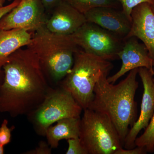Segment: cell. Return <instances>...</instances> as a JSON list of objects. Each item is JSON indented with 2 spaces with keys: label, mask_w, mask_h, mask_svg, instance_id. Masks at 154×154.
Listing matches in <instances>:
<instances>
[{
  "label": "cell",
  "mask_w": 154,
  "mask_h": 154,
  "mask_svg": "<svg viewBox=\"0 0 154 154\" xmlns=\"http://www.w3.org/2000/svg\"><path fill=\"white\" fill-rule=\"evenodd\" d=\"M2 68L0 112L14 118L27 116L41 105L52 88L38 57L28 48H22L8 57Z\"/></svg>",
  "instance_id": "1"
},
{
  "label": "cell",
  "mask_w": 154,
  "mask_h": 154,
  "mask_svg": "<svg viewBox=\"0 0 154 154\" xmlns=\"http://www.w3.org/2000/svg\"><path fill=\"white\" fill-rule=\"evenodd\" d=\"M138 72V68L131 70L124 80L116 85L107 81L109 72L103 73L96 83L94 98L88 107L109 117L117 130L123 147L130 127L136 121L135 96L139 85Z\"/></svg>",
  "instance_id": "2"
},
{
  "label": "cell",
  "mask_w": 154,
  "mask_h": 154,
  "mask_svg": "<svg viewBox=\"0 0 154 154\" xmlns=\"http://www.w3.org/2000/svg\"><path fill=\"white\" fill-rule=\"evenodd\" d=\"M27 47L38 57L52 87L58 85L71 70L75 53L80 48L71 35L53 33L45 26L32 33L31 42Z\"/></svg>",
  "instance_id": "3"
},
{
  "label": "cell",
  "mask_w": 154,
  "mask_h": 154,
  "mask_svg": "<svg viewBox=\"0 0 154 154\" xmlns=\"http://www.w3.org/2000/svg\"><path fill=\"white\" fill-rule=\"evenodd\" d=\"M113 65L79 49L75 53L71 69L58 85L69 91L82 108L87 109L94 96L96 83L103 73L110 72Z\"/></svg>",
  "instance_id": "4"
},
{
  "label": "cell",
  "mask_w": 154,
  "mask_h": 154,
  "mask_svg": "<svg viewBox=\"0 0 154 154\" xmlns=\"http://www.w3.org/2000/svg\"><path fill=\"white\" fill-rule=\"evenodd\" d=\"M83 110L79 138L88 154H115L123 148L115 125L107 115L89 108Z\"/></svg>",
  "instance_id": "5"
},
{
  "label": "cell",
  "mask_w": 154,
  "mask_h": 154,
  "mask_svg": "<svg viewBox=\"0 0 154 154\" xmlns=\"http://www.w3.org/2000/svg\"><path fill=\"white\" fill-rule=\"evenodd\" d=\"M83 110L69 91L57 86L52 87L41 105L27 116L36 133L45 137L54 123L64 118L81 117Z\"/></svg>",
  "instance_id": "6"
},
{
  "label": "cell",
  "mask_w": 154,
  "mask_h": 154,
  "mask_svg": "<svg viewBox=\"0 0 154 154\" xmlns=\"http://www.w3.org/2000/svg\"><path fill=\"white\" fill-rule=\"evenodd\" d=\"M72 38L86 52L110 61L119 59L124 39L99 25L86 22L73 34Z\"/></svg>",
  "instance_id": "7"
},
{
  "label": "cell",
  "mask_w": 154,
  "mask_h": 154,
  "mask_svg": "<svg viewBox=\"0 0 154 154\" xmlns=\"http://www.w3.org/2000/svg\"><path fill=\"white\" fill-rule=\"evenodd\" d=\"M45 12L41 0H21L0 20V30L20 28L33 33L45 26Z\"/></svg>",
  "instance_id": "8"
},
{
  "label": "cell",
  "mask_w": 154,
  "mask_h": 154,
  "mask_svg": "<svg viewBox=\"0 0 154 154\" xmlns=\"http://www.w3.org/2000/svg\"><path fill=\"white\" fill-rule=\"evenodd\" d=\"M138 74L143 87L140 113L127 135L123 146L125 149H132L136 146L135 141L138 135L141 131L147 127L154 113L153 72L146 68L140 67L138 68Z\"/></svg>",
  "instance_id": "9"
},
{
  "label": "cell",
  "mask_w": 154,
  "mask_h": 154,
  "mask_svg": "<svg viewBox=\"0 0 154 154\" xmlns=\"http://www.w3.org/2000/svg\"><path fill=\"white\" fill-rule=\"evenodd\" d=\"M131 16V28L124 39L134 36L140 39L154 63V13L151 4H140L132 10Z\"/></svg>",
  "instance_id": "10"
},
{
  "label": "cell",
  "mask_w": 154,
  "mask_h": 154,
  "mask_svg": "<svg viewBox=\"0 0 154 154\" xmlns=\"http://www.w3.org/2000/svg\"><path fill=\"white\" fill-rule=\"evenodd\" d=\"M87 22L84 14L80 13L65 0H62L51 11L45 27L53 33L71 35Z\"/></svg>",
  "instance_id": "11"
},
{
  "label": "cell",
  "mask_w": 154,
  "mask_h": 154,
  "mask_svg": "<svg viewBox=\"0 0 154 154\" xmlns=\"http://www.w3.org/2000/svg\"><path fill=\"white\" fill-rule=\"evenodd\" d=\"M87 22L94 23L124 39L129 33L131 22L121 9L100 7L84 14Z\"/></svg>",
  "instance_id": "12"
},
{
  "label": "cell",
  "mask_w": 154,
  "mask_h": 154,
  "mask_svg": "<svg viewBox=\"0 0 154 154\" xmlns=\"http://www.w3.org/2000/svg\"><path fill=\"white\" fill-rule=\"evenodd\" d=\"M32 36V33L20 28L0 30V66L13 53L30 44Z\"/></svg>",
  "instance_id": "13"
},
{
  "label": "cell",
  "mask_w": 154,
  "mask_h": 154,
  "mask_svg": "<svg viewBox=\"0 0 154 154\" xmlns=\"http://www.w3.org/2000/svg\"><path fill=\"white\" fill-rule=\"evenodd\" d=\"M81 117L63 119L48 128L45 137L52 149L57 148L60 141L79 137Z\"/></svg>",
  "instance_id": "14"
},
{
  "label": "cell",
  "mask_w": 154,
  "mask_h": 154,
  "mask_svg": "<svg viewBox=\"0 0 154 154\" xmlns=\"http://www.w3.org/2000/svg\"><path fill=\"white\" fill-rule=\"evenodd\" d=\"M123 48L126 51L131 69L145 67L153 72L154 62L149 55L146 48L140 43L136 37L124 39Z\"/></svg>",
  "instance_id": "15"
},
{
  "label": "cell",
  "mask_w": 154,
  "mask_h": 154,
  "mask_svg": "<svg viewBox=\"0 0 154 154\" xmlns=\"http://www.w3.org/2000/svg\"><path fill=\"white\" fill-rule=\"evenodd\" d=\"M69 4L83 14L92 9L100 7H109L121 9L116 0H65Z\"/></svg>",
  "instance_id": "16"
},
{
  "label": "cell",
  "mask_w": 154,
  "mask_h": 154,
  "mask_svg": "<svg viewBox=\"0 0 154 154\" xmlns=\"http://www.w3.org/2000/svg\"><path fill=\"white\" fill-rule=\"evenodd\" d=\"M154 76V63L153 67ZM136 146L144 147L147 152H154V113L148 126L141 135L137 137L135 141Z\"/></svg>",
  "instance_id": "17"
},
{
  "label": "cell",
  "mask_w": 154,
  "mask_h": 154,
  "mask_svg": "<svg viewBox=\"0 0 154 154\" xmlns=\"http://www.w3.org/2000/svg\"><path fill=\"white\" fill-rule=\"evenodd\" d=\"M118 56L122 62L121 68L115 74L111 76L107 77V81L108 82L113 84H114L119 78L131 70L126 51L123 48L118 53Z\"/></svg>",
  "instance_id": "18"
},
{
  "label": "cell",
  "mask_w": 154,
  "mask_h": 154,
  "mask_svg": "<svg viewBox=\"0 0 154 154\" xmlns=\"http://www.w3.org/2000/svg\"><path fill=\"white\" fill-rule=\"evenodd\" d=\"M121 6V10L131 22V14L135 7L143 3L153 5V0H116Z\"/></svg>",
  "instance_id": "19"
},
{
  "label": "cell",
  "mask_w": 154,
  "mask_h": 154,
  "mask_svg": "<svg viewBox=\"0 0 154 154\" xmlns=\"http://www.w3.org/2000/svg\"><path fill=\"white\" fill-rule=\"evenodd\" d=\"M68 148L66 154H88L79 137L67 140Z\"/></svg>",
  "instance_id": "20"
},
{
  "label": "cell",
  "mask_w": 154,
  "mask_h": 154,
  "mask_svg": "<svg viewBox=\"0 0 154 154\" xmlns=\"http://www.w3.org/2000/svg\"><path fill=\"white\" fill-rule=\"evenodd\" d=\"M8 124V121L5 119L0 127V144L4 146L11 142V133L15 128L14 126L9 128Z\"/></svg>",
  "instance_id": "21"
},
{
  "label": "cell",
  "mask_w": 154,
  "mask_h": 154,
  "mask_svg": "<svg viewBox=\"0 0 154 154\" xmlns=\"http://www.w3.org/2000/svg\"><path fill=\"white\" fill-rule=\"evenodd\" d=\"M52 148L47 142L42 140L35 149L23 153V154H51Z\"/></svg>",
  "instance_id": "22"
},
{
  "label": "cell",
  "mask_w": 154,
  "mask_h": 154,
  "mask_svg": "<svg viewBox=\"0 0 154 154\" xmlns=\"http://www.w3.org/2000/svg\"><path fill=\"white\" fill-rule=\"evenodd\" d=\"M136 146L131 149H125L121 148L119 149L115 154H145L147 152L144 147Z\"/></svg>",
  "instance_id": "23"
},
{
  "label": "cell",
  "mask_w": 154,
  "mask_h": 154,
  "mask_svg": "<svg viewBox=\"0 0 154 154\" xmlns=\"http://www.w3.org/2000/svg\"><path fill=\"white\" fill-rule=\"evenodd\" d=\"M20 2L21 0H14L13 2L11 4L0 8V20L4 16L11 12L14 8H16L19 5Z\"/></svg>",
  "instance_id": "24"
},
{
  "label": "cell",
  "mask_w": 154,
  "mask_h": 154,
  "mask_svg": "<svg viewBox=\"0 0 154 154\" xmlns=\"http://www.w3.org/2000/svg\"><path fill=\"white\" fill-rule=\"evenodd\" d=\"M62 0H41L46 12H51Z\"/></svg>",
  "instance_id": "25"
},
{
  "label": "cell",
  "mask_w": 154,
  "mask_h": 154,
  "mask_svg": "<svg viewBox=\"0 0 154 154\" xmlns=\"http://www.w3.org/2000/svg\"><path fill=\"white\" fill-rule=\"evenodd\" d=\"M4 79V72L3 70L2 67L0 66V90L1 87L2 85Z\"/></svg>",
  "instance_id": "26"
},
{
  "label": "cell",
  "mask_w": 154,
  "mask_h": 154,
  "mask_svg": "<svg viewBox=\"0 0 154 154\" xmlns=\"http://www.w3.org/2000/svg\"><path fill=\"white\" fill-rule=\"evenodd\" d=\"M5 146L0 144V154H4L5 153V149H4Z\"/></svg>",
  "instance_id": "27"
},
{
  "label": "cell",
  "mask_w": 154,
  "mask_h": 154,
  "mask_svg": "<svg viewBox=\"0 0 154 154\" xmlns=\"http://www.w3.org/2000/svg\"><path fill=\"white\" fill-rule=\"evenodd\" d=\"M5 2V0H0V8L4 6V5Z\"/></svg>",
  "instance_id": "28"
},
{
  "label": "cell",
  "mask_w": 154,
  "mask_h": 154,
  "mask_svg": "<svg viewBox=\"0 0 154 154\" xmlns=\"http://www.w3.org/2000/svg\"><path fill=\"white\" fill-rule=\"evenodd\" d=\"M152 8L154 13V5H152Z\"/></svg>",
  "instance_id": "29"
},
{
  "label": "cell",
  "mask_w": 154,
  "mask_h": 154,
  "mask_svg": "<svg viewBox=\"0 0 154 154\" xmlns=\"http://www.w3.org/2000/svg\"><path fill=\"white\" fill-rule=\"evenodd\" d=\"M8 1H9V2H11L12 0H8Z\"/></svg>",
  "instance_id": "30"
},
{
  "label": "cell",
  "mask_w": 154,
  "mask_h": 154,
  "mask_svg": "<svg viewBox=\"0 0 154 154\" xmlns=\"http://www.w3.org/2000/svg\"><path fill=\"white\" fill-rule=\"evenodd\" d=\"M153 2H154V0H153Z\"/></svg>",
  "instance_id": "31"
},
{
  "label": "cell",
  "mask_w": 154,
  "mask_h": 154,
  "mask_svg": "<svg viewBox=\"0 0 154 154\" xmlns=\"http://www.w3.org/2000/svg\"></svg>",
  "instance_id": "32"
}]
</instances>
